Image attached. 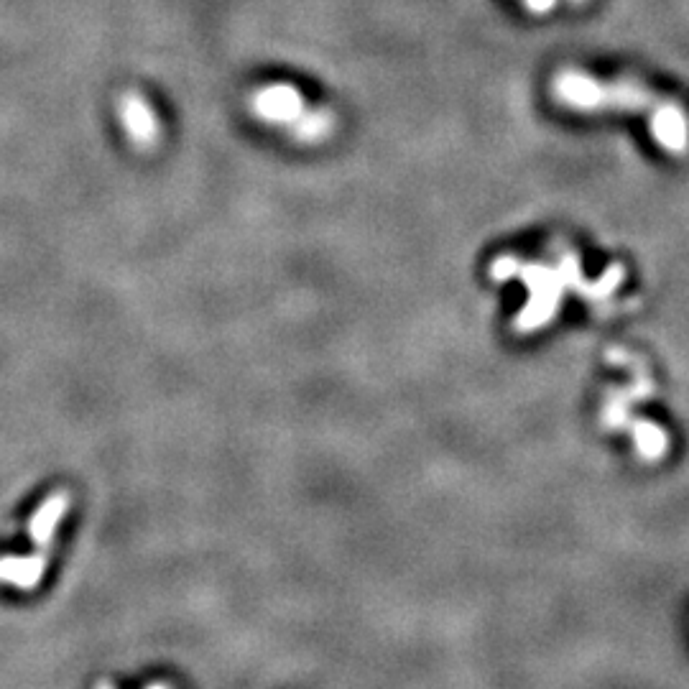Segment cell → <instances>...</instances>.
<instances>
[{"instance_id":"obj_1","label":"cell","mask_w":689,"mask_h":689,"mask_svg":"<svg viewBox=\"0 0 689 689\" xmlns=\"http://www.w3.org/2000/svg\"><path fill=\"white\" fill-rule=\"evenodd\" d=\"M554 97L575 110H638L651 123L656 141L672 154L689 149V118L684 108L669 97H659L651 87L636 80H595L575 69L554 77Z\"/></svg>"},{"instance_id":"obj_2","label":"cell","mask_w":689,"mask_h":689,"mask_svg":"<svg viewBox=\"0 0 689 689\" xmlns=\"http://www.w3.org/2000/svg\"><path fill=\"white\" fill-rule=\"evenodd\" d=\"M67 508H69V493L59 490V493H52V496L46 498V501L39 506V511L31 516L29 534L36 549H46L49 544H52L54 531H57V526L62 524Z\"/></svg>"},{"instance_id":"obj_3","label":"cell","mask_w":689,"mask_h":689,"mask_svg":"<svg viewBox=\"0 0 689 689\" xmlns=\"http://www.w3.org/2000/svg\"><path fill=\"white\" fill-rule=\"evenodd\" d=\"M46 572V554H29V557H3L0 559V582L18 587V590H34L39 587Z\"/></svg>"},{"instance_id":"obj_4","label":"cell","mask_w":689,"mask_h":689,"mask_svg":"<svg viewBox=\"0 0 689 689\" xmlns=\"http://www.w3.org/2000/svg\"><path fill=\"white\" fill-rule=\"evenodd\" d=\"M636 447L646 460H656L667 452V434L661 432L656 424H636Z\"/></svg>"},{"instance_id":"obj_5","label":"cell","mask_w":689,"mask_h":689,"mask_svg":"<svg viewBox=\"0 0 689 689\" xmlns=\"http://www.w3.org/2000/svg\"><path fill=\"white\" fill-rule=\"evenodd\" d=\"M524 3L534 13H549L554 8V3H557V0H524ZM572 3H587V0H572Z\"/></svg>"},{"instance_id":"obj_6","label":"cell","mask_w":689,"mask_h":689,"mask_svg":"<svg viewBox=\"0 0 689 689\" xmlns=\"http://www.w3.org/2000/svg\"><path fill=\"white\" fill-rule=\"evenodd\" d=\"M97 689H113V687H110V682H100L97 684ZM149 689H169V687H166V684H151Z\"/></svg>"}]
</instances>
